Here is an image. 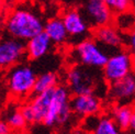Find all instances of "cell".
I'll list each match as a JSON object with an SVG mask.
<instances>
[{
    "mask_svg": "<svg viewBox=\"0 0 135 134\" xmlns=\"http://www.w3.org/2000/svg\"><path fill=\"white\" fill-rule=\"evenodd\" d=\"M44 22L34 10L18 7L7 15L3 29L6 35L28 42L30 39L44 31Z\"/></svg>",
    "mask_w": 135,
    "mask_h": 134,
    "instance_id": "6da1fadb",
    "label": "cell"
},
{
    "mask_svg": "<svg viewBox=\"0 0 135 134\" xmlns=\"http://www.w3.org/2000/svg\"><path fill=\"white\" fill-rule=\"evenodd\" d=\"M107 82L103 78L102 69L94 67L74 64L69 65L65 73V85L69 89L71 95L80 93H98L100 87Z\"/></svg>",
    "mask_w": 135,
    "mask_h": 134,
    "instance_id": "7a4b0ae2",
    "label": "cell"
},
{
    "mask_svg": "<svg viewBox=\"0 0 135 134\" xmlns=\"http://www.w3.org/2000/svg\"><path fill=\"white\" fill-rule=\"evenodd\" d=\"M4 86L15 100H28L34 90L36 71L25 61L4 70Z\"/></svg>",
    "mask_w": 135,
    "mask_h": 134,
    "instance_id": "3957f363",
    "label": "cell"
},
{
    "mask_svg": "<svg viewBox=\"0 0 135 134\" xmlns=\"http://www.w3.org/2000/svg\"><path fill=\"white\" fill-rule=\"evenodd\" d=\"M110 54L109 51L91 36L70 46L67 56L70 65L80 64L102 69Z\"/></svg>",
    "mask_w": 135,
    "mask_h": 134,
    "instance_id": "277c9868",
    "label": "cell"
},
{
    "mask_svg": "<svg viewBox=\"0 0 135 134\" xmlns=\"http://www.w3.org/2000/svg\"><path fill=\"white\" fill-rule=\"evenodd\" d=\"M71 93L66 85H57L53 91V97L50 103L47 114L43 124L47 128L64 125L69 121L74 114L70 106Z\"/></svg>",
    "mask_w": 135,
    "mask_h": 134,
    "instance_id": "5b68a950",
    "label": "cell"
},
{
    "mask_svg": "<svg viewBox=\"0 0 135 134\" xmlns=\"http://www.w3.org/2000/svg\"><path fill=\"white\" fill-rule=\"evenodd\" d=\"M134 70V59L131 52L126 47L111 53L105 65L102 67L103 78L108 85L124 78Z\"/></svg>",
    "mask_w": 135,
    "mask_h": 134,
    "instance_id": "8992f818",
    "label": "cell"
},
{
    "mask_svg": "<svg viewBox=\"0 0 135 134\" xmlns=\"http://www.w3.org/2000/svg\"><path fill=\"white\" fill-rule=\"evenodd\" d=\"M64 24L69 35V45H76L92 36V28L84 17L83 12L75 8L65 9L62 15Z\"/></svg>",
    "mask_w": 135,
    "mask_h": 134,
    "instance_id": "52a82bcc",
    "label": "cell"
},
{
    "mask_svg": "<svg viewBox=\"0 0 135 134\" xmlns=\"http://www.w3.org/2000/svg\"><path fill=\"white\" fill-rule=\"evenodd\" d=\"M54 88L36 95H32L25 101V103L21 106V110L29 124L43 123L50 108Z\"/></svg>",
    "mask_w": 135,
    "mask_h": 134,
    "instance_id": "ba28073f",
    "label": "cell"
},
{
    "mask_svg": "<svg viewBox=\"0 0 135 134\" xmlns=\"http://www.w3.org/2000/svg\"><path fill=\"white\" fill-rule=\"evenodd\" d=\"M25 59H28L25 42L8 35L2 37L0 42V67L3 70Z\"/></svg>",
    "mask_w": 135,
    "mask_h": 134,
    "instance_id": "9c48e42d",
    "label": "cell"
},
{
    "mask_svg": "<svg viewBox=\"0 0 135 134\" xmlns=\"http://www.w3.org/2000/svg\"><path fill=\"white\" fill-rule=\"evenodd\" d=\"M107 97L113 104L133 106L135 102V70L108 86Z\"/></svg>",
    "mask_w": 135,
    "mask_h": 134,
    "instance_id": "30bf717a",
    "label": "cell"
},
{
    "mask_svg": "<svg viewBox=\"0 0 135 134\" xmlns=\"http://www.w3.org/2000/svg\"><path fill=\"white\" fill-rule=\"evenodd\" d=\"M70 106L74 116L80 119L101 114L103 110L102 98L93 92L71 95Z\"/></svg>",
    "mask_w": 135,
    "mask_h": 134,
    "instance_id": "8fae6325",
    "label": "cell"
},
{
    "mask_svg": "<svg viewBox=\"0 0 135 134\" xmlns=\"http://www.w3.org/2000/svg\"><path fill=\"white\" fill-rule=\"evenodd\" d=\"M81 12L92 30L113 23L114 15L107 6L104 0H87Z\"/></svg>",
    "mask_w": 135,
    "mask_h": 134,
    "instance_id": "7c38bea8",
    "label": "cell"
},
{
    "mask_svg": "<svg viewBox=\"0 0 135 134\" xmlns=\"http://www.w3.org/2000/svg\"><path fill=\"white\" fill-rule=\"evenodd\" d=\"M92 37L110 53L122 49L125 45V35L113 23L93 29Z\"/></svg>",
    "mask_w": 135,
    "mask_h": 134,
    "instance_id": "4fadbf2b",
    "label": "cell"
},
{
    "mask_svg": "<svg viewBox=\"0 0 135 134\" xmlns=\"http://www.w3.org/2000/svg\"><path fill=\"white\" fill-rule=\"evenodd\" d=\"M84 131L90 134H121L122 131L113 118L108 114H97L84 119Z\"/></svg>",
    "mask_w": 135,
    "mask_h": 134,
    "instance_id": "5bb4252c",
    "label": "cell"
},
{
    "mask_svg": "<svg viewBox=\"0 0 135 134\" xmlns=\"http://www.w3.org/2000/svg\"><path fill=\"white\" fill-rule=\"evenodd\" d=\"M26 44V57L29 61H37V59L46 56L54 46L49 35L43 31L35 36L30 39Z\"/></svg>",
    "mask_w": 135,
    "mask_h": 134,
    "instance_id": "9a60e30c",
    "label": "cell"
},
{
    "mask_svg": "<svg viewBox=\"0 0 135 134\" xmlns=\"http://www.w3.org/2000/svg\"><path fill=\"white\" fill-rule=\"evenodd\" d=\"M44 32L49 35L55 46H64L69 44L68 32L60 16L47 20L44 24Z\"/></svg>",
    "mask_w": 135,
    "mask_h": 134,
    "instance_id": "2e32d148",
    "label": "cell"
},
{
    "mask_svg": "<svg viewBox=\"0 0 135 134\" xmlns=\"http://www.w3.org/2000/svg\"><path fill=\"white\" fill-rule=\"evenodd\" d=\"M3 116V120L10 125L12 132L15 133H22L26 129V126L29 125L21 110V106H15L12 103L11 107L4 110Z\"/></svg>",
    "mask_w": 135,
    "mask_h": 134,
    "instance_id": "e0dca14e",
    "label": "cell"
},
{
    "mask_svg": "<svg viewBox=\"0 0 135 134\" xmlns=\"http://www.w3.org/2000/svg\"><path fill=\"white\" fill-rule=\"evenodd\" d=\"M133 106H123V104H114L110 112V116L113 118L121 131L124 132L130 130L131 120L133 117Z\"/></svg>",
    "mask_w": 135,
    "mask_h": 134,
    "instance_id": "ac0fdd59",
    "label": "cell"
},
{
    "mask_svg": "<svg viewBox=\"0 0 135 134\" xmlns=\"http://www.w3.org/2000/svg\"><path fill=\"white\" fill-rule=\"evenodd\" d=\"M113 24L123 34H127V33L135 30V9L131 8L126 11L115 15L113 18Z\"/></svg>",
    "mask_w": 135,
    "mask_h": 134,
    "instance_id": "d6986e66",
    "label": "cell"
},
{
    "mask_svg": "<svg viewBox=\"0 0 135 134\" xmlns=\"http://www.w3.org/2000/svg\"><path fill=\"white\" fill-rule=\"evenodd\" d=\"M59 85V76L54 71H44L42 74H38L34 90H33V95L43 92L46 90L53 89L54 87Z\"/></svg>",
    "mask_w": 135,
    "mask_h": 134,
    "instance_id": "ffe728a7",
    "label": "cell"
},
{
    "mask_svg": "<svg viewBox=\"0 0 135 134\" xmlns=\"http://www.w3.org/2000/svg\"><path fill=\"white\" fill-rule=\"evenodd\" d=\"M104 2L109 7V9L112 11L114 16L133 8V6L129 0H104Z\"/></svg>",
    "mask_w": 135,
    "mask_h": 134,
    "instance_id": "44dd1931",
    "label": "cell"
},
{
    "mask_svg": "<svg viewBox=\"0 0 135 134\" xmlns=\"http://www.w3.org/2000/svg\"><path fill=\"white\" fill-rule=\"evenodd\" d=\"M124 35H125V46L131 52L134 59V65H135V30Z\"/></svg>",
    "mask_w": 135,
    "mask_h": 134,
    "instance_id": "7402d4cb",
    "label": "cell"
},
{
    "mask_svg": "<svg viewBox=\"0 0 135 134\" xmlns=\"http://www.w3.org/2000/svg\"><path fill=\"white\" fill-rule=\"evenodd\" d=\"M11 133H12V130L10 128V125L4 120H1V122H0V134H11Z\"/></svg>",
    "mask_w": 135,
    "mask_h": 134,
    "instance_id": "603a6c76",
    "label": "cell"
},
{
    "mask_svg": "<svg viewBox=\"0 0 135 134\" xmlns=\"http://www.w3.org/2000/svg\"><path fill=\"white\" fill-rule=\"evenodd\" d=\"M130 130L135 134V110H134V113H133V117H132V120H131V125H130Z\"/></svg>",
    "mask_w": 135,
    "mask_h": 134,
    "instance_id": "cb8c5ba5",
    "label": "cell"
},
{
    "mask_svg": "<svg viewBox=\"0 0 135 134\" xmlns=\"http://www.w3.org/2000/svg\"><path fill=\"white\" fill-rule=\"evenodd\" d=\"M129 1L131 2V4L133 6V8H134V7H135V0H129Z\"/></svg>",
    "mask_w": 135,
    "mask_h": 134,
    "instance_id": "d4e9b609",
    "label": "cell"
}]
</instances>
